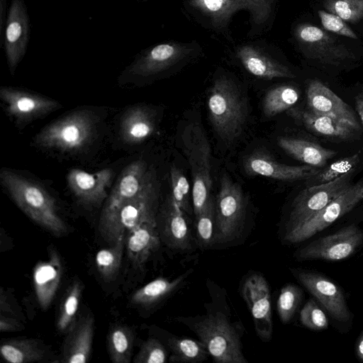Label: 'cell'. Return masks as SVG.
I'll return each mask as SVG.
<instances>
[{"label": "cell", "instance_id": "7a4b0ae2", "mask_svg": "<svg viewBox=\"0 0 363 363\" xmlns=\"http://www.w3.org/2000/svg\"><path fill=\"white\" fill-rule=\"evenodd\" d=\"M177 320L191 330L218 363H247L242 352L241 335L222 312H210Z\"/></svg>", "mask_w": 363, "mask_h": 363}, {"label": "cell", "instance_id": "60d3db41", "mask_svg": "<svg viewBox=\"0 0 363 363\" xmlns=\"http://www.w3.org/2000/svg\"><path fill=\"white\" fill-rule=\"evenodd\" d=\"M300 321L303 326L315 331L326 330L329 325L325 312L313 298L308 299L301 310Z\"/></svg>", "mask_w": 363, "mask_h": 363}, {"label": "cell", "instance_id": "8992f818", "mask_svg": "<svg viewBox=\"0 0 363 363\" xmlns=\"http://www.w3.org/2000/svg\"><path fill=\"white\" fill-rule=\"evenodd\" d=\"M95 121L85 111L72 112L48 125L35 137L39 147L74 152L89 145L95 133Z\"/></svg>", "mask_w": 363, "mask_h": 363}, {"label": "cell", "instance_id": "f546056e", "mask_svg": "<svg viewBox=\"0 0 363 363\" xmlns=\"http://www.w3.org/2000/svg\"><path fill=\"white\" fill-rule=\"evenodd\" d=\"M121 128V135L125 142L130 144L138 143L153 133L155 128V119L146 108L134 107L123 117Z\"/></svg>", "mask_w": 363, "mask_h": 363}, {"label": "cell", "instance_id": "44dd1931", "mask_svg": "<svg viewBox=\"0 0 363 363\" xmlns=\"http://www.w3.org/2000/svg\"><path fill=\"white\" fill-rule=\"evenodd\" d=\"M149 169L143 160H136L122 172L109 194L101 218L106 217L137 194L143 186Z\"/></svg>", "mask_w": 363, "mask_h": 363}, {"label": "cell", "instance_id": "74e56055", "mask_svg": "<svg viewBox=\"0 0 363 363\" xmlns=\"http://www.w3.org/2000/svg\"><path fill=\"white\" fill-rule=\"evenodd\" d=\"M303 298V291L294 284L283 286L277 299V309L280 320L289 323L293 318Z\"/></svg>", "mask_w": 363, "mask_h": 363}, {"label": "cell", "instance_id": "9a60e30c", "mask_svg": "<svg viewBox=\"0 0 363 363\" xmlns=\"http://www.w3.org/2000/svg\"><path fill=\"white\" fill-rule=\"evenodd\" d=\"M274 0H190L189 4L217 23H223L235 11L245 9L254 23L260 24L269 18Z\"/></svg>", "mask_w": 363, "mask_h": 363}, {"label": "cell", "instance_id": "d6a6232c", "mask_svg": "<svg viewBox=\"0 0 363 363\" xmlns=\"http://www.w3.org/2000/svg\"><path fill=\"white\" fill-rule=\"evenodd\" d=\"M298 90L289 85H281L269 90L262 102V111L267 118L274 117L291 108L298 100Z\"/></svg>", "mask_w": 363, "mask_h": 363}, {"label": "cell", "instance_id": "7bdbcfd3", "mask_svg": "<svg viewBox=\"0 0 363 363\" xmlns=\"http://www.w3.org/2000/svg\"><path fill=\"white\" fill-rule=\"evenodd\" d=\"M167 353L163 345L157 339L150 338L140 347L134 359L135 363H164Z\"/></svg>", "mask_w": 363, "mask_h": 363}, {"label": "cell", "instance_id": "52a82bcc", "mask_svg": "<svg viewBox=\"0 0 363 363\" xmlns=\"http://www.w3.org/2000/svg\"><path fill=\"white\" fill-rule=\"evenodd\" d=\"M245 212V199L241 187L223 174L215 201L214 244H228L240 235Z\"/></svg>", "mask_w": 363, "mask_h": 363}, {"label": "cell", "instance_id": "ba28073f", "mask_svg": "<svg viewBox=\"0 0 363 363\" xmlns=\"http://www.w3.org/2000/svg\"><path fill=\"white\" fill-rule=\"evenodd\" d=\"M362 200L363 182L348 185L319 212L302 224L285 233L284 240L294 244L309 239L349 213Z\"/></svg>", "mask_w": 363, "mask_h": 363}, {"label": "cell", "instance_id": "8fae6325", "mask_svg": "<svg viewBox=\"0 0 363 363\" xmlns=\"http://www.w3.org/2000/svg\"><path fill=\"white\" fill-rule=\"evenodd\" d=\"M296 36L304 55L319 63L340 66L356 58L345 44L315 26L300 25L296 28Z\"/></svg>", "mask_w": 363, "mask_h": 363}, {"label": "cell", "instance_id": "ac0fdd59", "mask_svg": "<svg viewBox=\"0 0 363 363\" xmlns=\"http://www.w3.org/2000/svg\"><path fill=\"white\" fill-rule=\"evenodd\" d=\"M113 175V170L109 168L94 173L72 169L68 173L67 182L69 189L80 201L96 205L107 198V190L111 185Z\"/></svg>", "mask_w": 363, "mask_h": 363}, {"label": "cell", "instance_id": "e0dca14e", "mask_svg": "<svg viewBox=\"0 0 363 363\" xmlns=\"http://www.w3.org/2000/svg\"><path fill=\"white\" fill-rule=\"evenodd\" d=\"M306 97L309 111L346 122L359 130L360 125L352 109L320 81H310Z\"/></svg>", "mask_w": 363, "mask_h": 363}, {"label": "cell", "instance_id": "83f0119b", "mask_svg": "<svg viewBox=\"0 0 363 363\" xmlns=\"http://www.w3.org/2000/svg\"><path fill=\"white\" fill-rule=\"evenodd\" d=\"M238 56L245 68L257 77L272 79L296 77L287 67L250 46H243L240 48Z\"/></svg>", "mask_w": 363, "mask_h": 363}, {"label": "cell", "instance_id": "5b68a950", "mask_svg": "<svg viewBox=\"0 0 363 363\" xmlns=\"http://www.w3.org/2000/svg\"><path fill=\"white\" fill-rule=\"evenodd\" d=\"M182 150L190 166L192 177V205L195 216L212 199L211 150L203 128L196 123L187 125L182 131Z\"/></svg>", "mask_w": 363, "mask_h": 363}, {"label": "cell", "instance_id": "3957f363", "mask_svg": "<svg viewBox=\"0 0 363 363\" xmlns=\"http://www.w3.org/2000/svg\"><path fill=\"white\" fill-rule=\"evenodd\" d=\"M207 106L215 133L223 142L233 143L241 135L248 115L241 91L230 79L219 78L209 90Z\"/></svg>", "mask_w": 363, "mask_h": 363}, {"label": "cell", "instance_id": "836d02e7", "mask_svg": "<svg viewBox=\"0 0 363 363\" xmlns=\"http://www.w3.org/2000/svg\"><path fill=\"white\" fill-rule=\"evenodd\" d=\"M133 333L127 326L119 325L112 328L107 336V347L111 361L114 363L130 362Z\"/></svg>", "mask_w": 363, "mask_h": 363}, {"label": "cell", "instance_id": "7402d4cb", "mask_svg": "<svg viewBox=\"0 0 363 363\" xmlns=\"http://www.w3.org/2000/svg\"><path fill=\"white\" fill-rule=\"evenodd\" d=\"M28 35V16L21 0H13L6 29V52L11 72L24 55Z\"/></svg>", "mask_w": 363, "mask_h": 363}, {"label": "cell", "instance_id": "e575fe53", "mask_svg": "<svg viewBox=\"0 0 363 363\" xmlns=\"http://www.w3.org/2000/svg\"><path fill=\"white\" fill-rule=\"evenodd\" d=\"M82 290L83 286L79 281H74L67 289L61 303L56 322L60 332L68 333L75 324Z\"/></svg>", "mask_w": 363, "mask_h": 363}, {"label": "cell", "instance_id": "b9f144b4", "mask_svg": "<svg viewBox=\"0 0 363 363\" xmlns=\"http://www.w3.org/2000/svg\"><path fill=\"white\" fill-rule=\"evenodd\" d=\"M359 162L358 153L335 161L312 177L314 178V185L331 182L345 174L352 172Z\"/></svg>", "mask_w": 363, "mask_h": 363}, {"label": "cell", "instance_id": "7dc6e473", "mask_svg": "<svg viewBox=\"0 0 363 363\" xmlns=\"http://www.w3.org/2000/svg\"><path fill=\"white\" fill-rule=\"evenodd\" d=\"M355 352L357 357L363 362V330L357 340Z\"/></svg>", "mask_w": 363, "mask_h": 363}, {"label": "cell", "instance_id": "f1b7e54d", "mask_svg": "<svg viewBox=\"0 0 363 363\" xmlns=\"http://www.w3.org/2000/svg\"><path fill=\"white\" fill-rule=\"evenodd\" d=\"M192 272L193 269H189L172 280L157 278L135 291L130 301L143 307L153 306L177 291Z\"/></svg>", "mask_w": 363, "mask_h": 363}, {"label": "cell", "instance_id": "484cf974", "mask_svg": "<svg viewBox=\"0 0 363 363\" xmlns=\"http://www.w3.org/2000/svg\"><path fill=\"white\" fill-rule=\"evenodd\" d=\"M188 52L185 47L177 44L157 45L133 65L131 72L145 77L157 74L178 62Z\"/></svg>", "mask_w": 363, "mask_h": 363}, {"label": "cell", "instance_id": "5bb4252c", "mask_svg": "<svg viewBox=\"0 0 363 363\" xmlns=\"http://www.w3.org/2000/svg\"><path fill=\"white\" fill-rule=\"evenodd\" d=\"M0 97L9 115L18 123L30 121L61 107L52 99L11 87H2Z\"/></svg>", "mask_w": 363, "mask_h": 363}, {"label": "cell", "instance_id": "cb8c5ba5", "mask_svg": "<svg viewBox=\"0 0 363 363\" xmlns=\"http://www.w3.org/2000/svg\"><path fill=\"white\" fill-rule=\"evenodd\" d=\"M62 274V265L57 252L49 250L47 261L38 262L33 269V284L40 306L46 310L51 304L59 287Z\"/></svg>", "mask_w": 363, "mask_h": 363}, {"label": "cell", "instance_id": "f35d334b", "mask_svg": "<svg viewBox=\"0 0 363 363\" xmlns=\"http://www.w3.org/2000/svg\"><path fill=\"white\" fill-rule=\"evenodd\" d=\"M170 179L172 199L184 213H190V184L186 177L179 168L172 166L170 169Z\"/></svg>", "mask_w": 363, "mask_h": 363}, {"label": "cell", "instance_id": "277c9868", "mask_svg": "<svg viewBox=\"0 0 363 363\" xmlns=\"http://www.w3.org/2000/svg\"><path fill=\"white\" fill-rule=\"evenodd\" d=\"M157 183L153 172L150 170L137 194L110 215L100 218L101 235L106 241L113 244L138 225L157 220Z\"/></svg>", "mask_w": 363, "mask_h": 363}, {"label": "cell", "instance_id": "6da1fadb", "mask_svg": "<svg viewBox=\"0 0 363 363\" xmlns=\"http://www.w3.org/2000/svg\"><path fill=\"white\" fill-rule=\"evenodd\" d=\"M0 179L12 200L32 220L56 236L66 233L54 199L42 186L6 169L1 171Z\"/></svg>", "mask_w": 363, "mask_h": 363}, {"label": "cell", "instance_id": "8d00e7d4", "mask_svg": "<svg viewBox=\"0 0 363 363\" xmlns=\"http://www.w3.org/2000/svg\"><path fill=\"white\" fill-rule=\"evenodd\" d=\"M195 218L197 245L201 249H208L214 244L215 202L213 198Z\"/></svg>", "mask_w": 363, "mask_h": 363}, {"label": "cell", "instance_id": "f6af8a7d", "mask_svg": "<svg viewBox=\"0 0 363 363\" xmlns=\"http://www.w3.org/2000/svg\"><path fill=\"white\" fill-rule=\"evenodd\" d=\"M21 328L20 323L16 320L4 316H0V330L1 332L16 331Z\"/></svg>", "mask_w": 363, "mask_h": 363}, {"label": "cell", "instance_id": "ab89813d", "mask_svg": "<svg viewBox=\"0 0 363 363\" xmlns=\"http://www.w3.org/2000/svg\"><path fill=\"white\" fill-rule=\"evenodd\" d=\"M324 6L348 23H355L363 18V0H325Z\"/></svg>", "mask_w": 363, "mask_h": 363}, {"label": "cell", "instance_id": "4316f807", "mask_svg": "<svg viewBox=\"0 0 363 363\" xmlns=\"http://www.w3.org/2000/svg\"><path fill=\"white\" fill-rule=\"evenodd\" d=\"M279 146L288 155L306 164L321 168L328 160L336 155L333 150L322 147L318 143L300 138L279 137Z\"/></svg>", "mask_w": 363, "mask_h": 363}, {"label": "cell", "instance_id": "d6986e66", "mask_svg": "<svg viewBox=\"0 0 363 363\" xmlns=\"http://www.w3.org/2000/svg\"><path fill=\"white\" fill-rule=\"evenodd\" d=\"M157 228L160 239L169 248L181 252H189L192 249L191 232L184 213L174 203L170 194Z\"/></svg>", "mask_w": 363, "mask_h": 363}, {"label": "cell", "instance_id": "1f68e13d", "mask_svg": "<svg viewBox=\"0 0 363 363\" xmlns=\"http://www.w3.org/2000/svg\"><path fill=\"white\" fill-rule=\"evenodd\" d=\"M171 350V362L196 363L203 362L210 356L201 341L188 337H172L168 339Z\"/></svg>", "mask_w": 363, "mask_h": 363}, {"label": "cell", "instance_id": "ee69618b", "mask_svg": "<svg viewBox=\"0 0 363 363\" xmlns=\"http://www.w3.org/2000/svg\"><path fill=\"white\" fill-rule=\"evenodd\" d=\"M318 14L325 30L339 35L357 39V35L347 22L338 16L323 10H319Z\"/></svg>", "mask_w": 363, "mask_h": 363}, {"label": "cell", "instance_id": "4fadbf2b", "mask_svg": "<svg viewBox=\"0 0 363 363\" xmlns=\"http://www.w3.org/2000/svg\"><path fill=\"white\" fill-rule=\"evenodd\" d=\"M240 291L252 315L257 336L262 341H269L272 337L273 322L268 282L262 274L251 273L244 279Z\"/></svg>", "mask_w": 363, "mask_h": 363}, {"label": "cell", "instance_id": "7c38bea8", "mask_svg": "<svg viewBox=\"0 0 363 363\" xmlns=\"http://www.w3.org/2000/svg\"><path fill=\"white\" fill-rule=\"evenodd\" d=\"M352 172L301 191L292 203L285 233L311 218L339 195L350 184Z\"/></svg>", "mask_w": 363, "mask_h": 363}, {"label": "cell", "instance_id": "d4e9b609", "mask_svg": "<svg viewBox=\"0 0 363 363\" xmlns=\"http://www.w3.org/2000/svg\"><path fill=\"white\" fill-rule=\"evenodd\" d=\"M94 318L88 314L76 321L63 345L62 361L85 363L90 358L94 336Z\"/></svg>", "mask_w": 363, "mask_h": 363}, {"label": "cell", "instance_id": "4dcf8cb0", "mask_svg": "<svg viewBox=\"0 0 363 363\" xmlns=\"http://www.w3.org/2000/svg\"><path fill=\"white\" fill-rule=\"evenodd\" d=\"M1 357L11 363L38 362L45 357V351L33 339H12L1 345Z\"/></svg>", "mask_w": 363, "mask_h": 363}, {"label": "cell", "instance_id": "9c48e42d", "mask_svg": "<svg viewBox=\"0 0 363 363\" xmlns=\"http://www.w3.org/2000/svg\"><path fill=\"white\" fill-rule=\"evenodd\" d=\"M362 245L363 229L356 224H350L298 248L294 257L300 262L342 261L351 257Z\"/></svg>", "mask_w": 363, "mask_h": 363}, {"label": "cell", "instance_id": "30bf717a", "mask_svg": "<svg viewBox=\"0 0 363 363\" xmlns=\"http://www.w3.org/2000/svg\"><path fill=\"white\" fill-rule=\"evenodd\" d=\"M291 272L334 320L340 323L352 320L345 293L337 284L314 271L294 268Z\"/></svg>", "mask_w": 363, "mask_h": 363}, {"label": "cell", "instance_id": "bcb514c9", "mask_svg": "<svg viewBox=\"0 0 363 363\" xmlns=\"http://www.w3.org/2000/svg\"><path fill=\"white\" fill-rule=\"evenodd\" d=\"M355 107L363 125V92L359 94L355 97Z\"/></svg>", "mask_w": 363, "mask_h": 363}, {"label": "cell", "instance_id": "ffe728a7", "mask_svg": "<svg viewBox=\"0 0 363 363\" xmlns=\"http://www.w3.org/2000/svg\"><path fill=\"white\" fill-rule=\"evenodd\" d=\"M289 116L314 134L342 140H351L358 130L346 122L327 115L313 113L308 109L291 108L286 111Z\"/></svg>", "mask_w": 363, "mask_h": 363}, {"label": "cell", "instance_id": "2e32d148", "mask_svg": "<svg viewBox=\"0 0 363 363\" xmlns=\"http://www.w3.org/2000/svg\"><path fill=\"white\" fill-rule=\"evenodd\" d=\"M243 167L249 175L287 182L312 178L320 172V168L308 164L293 166L279 163L263 152L249 155L244 160Z\"/></svg>", "mask_w": 363, "mask_h": 363}, {"label": "cell", "instance_id": "d590c367", "mask_svg": "<svg viewBox=\"0 0 363 363\" xmlns=\"http://www.w3.org/2000/svg\"><path fill=\"white\" fill-rule=\"evenodd\" d=\"M125 237L123 236L108 248L101 249L96 255L97 270L106 281L113 280L116 276L122 262Z\"/></svg>", "mask_w": 363, "mask_h": 363}, {"label": "cell", "instance_id": "603a6c76", "mask_svg": "<svg viewBox=\"0 0 363 363\" xmlns=\"http://www.w3.org/2000/svg\"><path fill=\"white\" fill-rule=\"evenodd\" d=\"M155 220L145 221L128 230L125 237L127 255L136 268H141L160 245Z\"/></svg>", "mask_w": 363, "mask_h": 363}]
</instances>
